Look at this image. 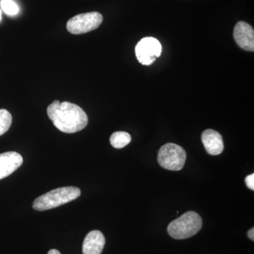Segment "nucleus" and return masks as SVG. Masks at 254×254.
I'll return each instance as SVG.
<instances>
[{"instance_id": "obj_1", "label": "nucleus", "mask_w": 254, "mask_h": 254, "mask_svg": "<svg viewBox=\"0 0 254 254\" xmlns=\"http://www.w3.org/2000/svg\"><path fill=\"white\" fill-rule=\"evenodd\" d=\"M47 113L53 125L64 133H76L88 125L86 113L73 103L55 100L48 107Z\"/></svg>"}, {"instance_id": "obj_2", "label": "nucleus", "mask_w": 254, "mask_h": 254, "mask_svg": "<svg viewBox=\"0 0 254 254\" xmlns=\"http://www.w3.org/2000/svg\"><path fill=\"white\" fill-rule=\"evenodd\" d=\"M80 195L81 190L77 187H61L37 198L33 202V208L38 211L50 210L72 201Z\"/></svg>"}, {"instance_id": "obj_3", "label": "nucleus", "mask_w": 254, "mask_h": 254, "mask_svg": "<svg viewBox=\"0 0 254 254\" xmlns=\"http://www.w3.org/2000/svg\"><path fill=\"white\" fill-rule=\"evenodd\" d=\"M203 222L198 213L187 212L168 225V232L175 240H185L194 236L202 228Z\"/></svg>"}, {"instance_id": "obj_4", "label": "nucleus", "mask_w": 254, "mask_h": 254, "mask_svg": "<svg viewBox=\"0 0 254 254\" xmlns=\"http://www.w3.org/2000/svg\"><path fill=\"white\" fill-rule=\"evenodd\" d=\"M186 159L185 150L175 143H166L158 152V161L160 166L172 171L181 170L185 166Z\"/></svg>"}, {"instance_id": "obj_5", "label": "nucleus", "mask_w": 254, "mask_h": 254, "mask_svg": "<svg viewBox=\"0 0 254 254\" xmlns=\"http://www.w3.org/2000/svg\"><path fill=\"white\" fill-rule=\"evenodd\" d=\"M103 20L102 14L97 11L78 14L68 20L66 28L71 34H83L97 29Z\"/></svg>"}, {"instance_id": "obj_6", "label": "nucleus", "mask_w": 254, "mask_h": 254, "mask_svg": "<svg viewBox=\"0 0 254 254\" xmlns=\"http://www.w3.org/2000/svg\"><path fill=\"white\" fill-rule=\"evenodd\" d=\"M137 60L143 65L152 64L162 53V46L158 40L146 37L138 42L136 47Z\"/></svg>"}, {"instance_id": "obj_7", "label": "nucleus", "mask_w": 254, "mask_h": 254, "mask_svg": "<svg viewBox=\"0 0 254 254\" xmlns=\"http://www.w3.org/2000/svg\"><path fill=\"white\" fill-rule=\"evenodd\" d=\"M234 38L237 44L246 51L254 52V31L252 26L245 21H239L234 29Z\"/></svg>"}, {"instance_id": "obj_8", "label": "nucleus", "mask_w": 254, "mask_h": 254, "mask_svg": "<svg viewBox=\"0 0 254 254\" xmlns=\"http://www.w3.org/2000/svg\"><path fill=\"white\" fill-rule=\"evenodd\" d=\"M23 164V158L14 151L0 154V180L9 177Z\"/></svg>"}, {"instance_id": "obj_9", "label": "nucleus", "mask_w": 254, "mask_h": 254, "mask_svg": "<svg viewBox=\"0 0 254 254\" xmlns=\"http://www.w3.org/2000/svg\"><path fill=\"white\" fill-rule=\"evenodd\" d=\"M201 140L208 154L218 155L223 152V139L219 132L213 129L205 130L202 133Z\"/></svg>"}, {"instance_id": "obj_10", "label": "nucleus", "mask_w": 254, "mask_h": 254, "mask_svg": "<svg viewBox=\"0 0 254 254\" xmlns=\"http://www.w3.org/2000/svg\"><path fill=\"white\" fill-rule=\"evenodd\" d=\"M104 235L98 230L90 232L85 237L83 243V254H101L104 249Z\"/></svg>"}, {"instance_id": "obj_11", "label": "nucleus", "mask_w": 254, "mask_h": 254, "mask_svg": "<svg viewBox=\"0 0 254 254\" xmlns=\"http://www.w3.org/2000/svg\"><path fill=\"white\" fill-rule=\"evenodd\" d=\"M110 141L114 148L120 149L129 144L131 141V136L127 132L117 131L113 133L110 136Z\"/></svg>"}, {"instance_id": "obj_12", "label": "nucleus", "mask_w": 254, "mask_h": 254, "mask_svg": "<svg viewBox=\"0 0 254 254\" xmlns=\"http://www.w3.org/2000/svg\"><path fill=\"white\" fill-rule=\"evenodd\" d=\"M12 123V117L9 111L5 109L0 110V136L9 129Z\"/></svg>"}, {"instance_id": "obj_13", "label": "nucleus", "mask_w": 254, "mask_h": 254, "mask_svg": "<svg viewBox=\"0 0 254 254\" xmlns=\"http://www.w3.org/2000/svg\"><path fill=\"white\" fill-rule=\"evenodd\" d=\"M1 9L9 16H15L19 11V7L13 0H1Z\"/></svg>"}, {"instance_id": "obj_14", "label": "nucleus", "mask_w": 254, "mask_h": 254, "mask_svg": "<svg viewBox=\"0 0 254 254\" xmlns=\"http://www.w3.org/2000/svg\"><path fill=\"white\" fill-rule=\"evenodd\" d=\"M245 182L247 184V186L248 187V188H250V190H254V174H252V175H248L245 179Z\"/></svg>"}, {"instance_id": "obj_15", "label": "nucleus", "mask_w": 254, "mask_h": 254, "mask_svg": "<svg viewBox=\"0 0 254 254\" xmlns=\"http://www.w3.org/2000/svg\"><path fill=\"white\" fill-rule=\"evenodd\" d=\"M248 237H250V240H254V228L251 229L250 231L248 232Z\"/></svg>"}, {"instance_id": "obj_16", "label": "nucleus", "mask_w": 254, "mask_h": 254, "mask_svg": "<svg viewBox=\"0 0 254 254\" xmlns=\"http://www.w3.org/2000/svg\"><path fill=\"white\" fill-rule=\"evenodd\" d=\"M48 254H61L59 251L57 250H51L49 251Z\"/></svg>"}, {"instance_id": "obj_17", "label": "nucleus", "mask_w": 254, "mask_h": 254, "mask_svg": "<svg viewBox=\"0 0 254 254\" xmlns=\"http://www.w3.org/2000/svg\"><path fill=\"white\" fill-rule=\"evenodd\" d=\"M1 10H0V21H1Z\"/></svg>"}]
</instances>
